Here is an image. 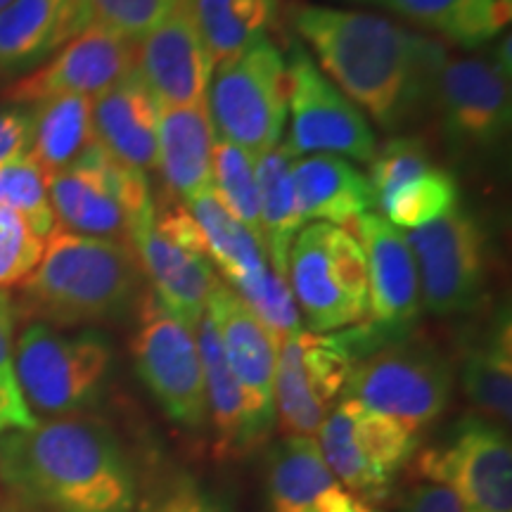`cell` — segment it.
Masks as SVG:
<instances>
[{
  "mask_svg": "<svg viewBox=\"0 0 512 512\" xmlns=\"http://www.w3.org/2000/svg\"><path fill=\"white\" fill-rule=\"evenodd\" d=\"M290 24L316 64L366 117L396 131L432 105L448 50L394 19L330 5H292Z\"/></svg>",
  "mask_w": 512,
  "mask_h": 512,
  "instance_id": "1",
  "label": "cell"
},
{
  "mask_svg": "<svg viewBox=\"0 0 512 512\" xmlns=\"http://www.w3.org/2000/svg\"><path fill=\"white\" fill-rule=\"evenodd\" d=\"M0 479L41 512H133L136 467L107 422L60 415L0 437Z\"/></svg>",
  "mask_w": 512,
  "mask_h": 512,
  "instance_id": "2",
  "label": "cell"
},
{
  "mask_svg": "<svg viewBox=\"0 0 512 512\" xmlns=\"http://www.w3.org/2000/svg\"><path fill=\"white\" fill-rule=\"evenodd\" d=\"M143 297V271L131 245L55 228L34 273L19 285L17 318L50 328L117 323Z\"/></svg>",
  "mask_w": 512,
  "mask_h": 512,
  "instance_id": "3",
  "label": "cell"
},
{
  "mask_svg": "<svg viewBox=\"0 0 512 512\" xmlns=\"http://www.w3.org/2000/svg\"><path fill=\"white\" fill-rule=\"evenodd\" d=\"M114 347L100 330L64 335L29 323L15 339V375L31 413L60 418L91 408L105 392Z\"/></svg>",
  "mask_w": 512,
  "mask_h": 512,
  "instance_id": "4",
  "label": "cell"
},
{
  "mask_svg": "<svg viewBox=\"0 0 512 512\" xmlns=\"http://www.w3.org/2000/svg\"><path fill=\"white\" fill-rule=\"evenodd\" d=\"M287 283L304 330L330 335L366 323V256L349 230L330 223L299 230L287 259Z\"/></svg>",
  "mask_w": 512,
  "mask_h": 512,
  "instance_id": "5",
  "label": "cell"
},
{
  "mask_svg": "<svg viewBox=\"0 0 512 512\" xmlns=\"http://www.w3.org/2000/svg\"><path fill=\"white\" fill-rule=\"evenodd\" d=\"M48 195L57 228L119 245H131V230L155 216L147 176L114 162L98 143L48 178Z\"/></svg>",
  "mask_w": 512,
  "mask_h": 512,
  "instance_id": "6",
  "label": "cell"
},
{
  "mask_svg": "<svg viewBox=\"0 0 512 512\" xmlns=\"http://www.w3.org/2000/svg\"><path fill=\"white\" fill-rule=\"evenodd\" d=\"M207 107L216 138L252 157L280 143L287 126V67L271 38H259L240 55L216 64Z\"/></svg>",
  "mask_w": 512,
  "mask_h": 512,
  "instance_id": "7",
  "label": "cell"
},
{
  "mask_svg": "<svg viewBox=\"0 0 512 512\" xmlns=\"http://www.w3.org/2000/svg\"><path fill=\"white\" fill-rule=\"evenodd\" d=\"M453 380L451 361L434 344L408 335L356 361L342 396L420 434L444 415Z\"/></svg>",
  "mask_w": 512,
  "mask_h": 512,
  "instance_id": "8",
  "label": "cell"
},
{
  "mask_svg": "<svg viewBox=\"0 0 512 512\" xmlns=\"http://www.w3.org/2000/svg\"><path fill=\"white\" fill-rule=\"evenodd\" d=\"M318 446L330 472L356 501H382L415 456L420 434L342 396L318 430Z\"/></svg>",
  "mask_w": 512,
  "mask_h": 512,
  "instance_id": "9",
  "label": "cell"
},
{
  "mask_svg": "<svg viewBox=\"0 0 512 512\" xmlns=\"http://www.w3.org/2000/svg\"><path fill=\"white\" fill-rule=\"evenodd\" d=\"M138 306V328L131 339L138 377L174 425L190 432L204 430L209 408L195 332L171 316L150 290Z\"/></svg>",
  "mask_w": 512,
  "mask_h": 512,
  "instance_id": "10",
  "label": "cell"
},
{
  "mask_svg": "<svg viewBox=\"0 0 512 512\" xmlns=\"http://www.w3.org/2000/svg\"><path fill=\"white\" fill-rule=\"evenodd\" d=\"M287 67V143L297 157L335 155L347 162L370 164L377 136L370 119L320 72L302 41L290 43Z\"/></svg>",
  "mask_w": 512,
  "mask_h": 512,
  "instance_id": "11",
  "label": "cell"
},
{
  "mask_svg": "<svg viewBox=\"0 0 512 512\" xmlns=\"http://www.w3.org/2000/svg\"><path fill=\"white\" fill-rule=\"evenodd\" d=\"M358 361L347 330H302L280 342L275 366V420L285 437H316Z\"/></svg>",
  "mask_w": 512,
  "mask_h": 512,
  "instance_id": "12",
  "label": "cell"
},
{
  "mask_svg": "<svg viewBox=\"0 0 512 512\" xmlns=\"http://www.w3.org/2000/svg\"><path fill=\"white\" fill-rule=\"evenodd\" d=\"M415 472L446 486L465 512H512L510 437L482 415L458 420L444 439L420 453Z\"/></svg>",
  "mask_w": 512,
  "mask_h": 512,
  "instance_id": "13",
  "label": "cell"
},
{
  "mask_svg": "<svg viewBox=\"0 0 512 512\" xmlns=\"http://www.w3.org/2000/svg\"><path fill=\"white\" fill-rule=\"evenodd\" d=\"M354 228L368 271V318L349 328L361 361L370 351L411 335L420 318L422 299L418 266L406 233L375 211L356 219Z\"/></svg>",
  "mask_w": 512,
  "mask_h": 512,
  "instance_id": "14",
  "label": "cell"
},
{
  "mask_svg": "<svg viewBox=\"0 0 512 512\" xmlns=\"http://www.w3.org/2000/svg\"><path fill=\"white\" fill-rule=\"evenodd\" d=\"M418 266L422 306L434 316L467 313L482 302L489 278V240L465 209L427 223L406 235Z\"/></svg>",
  "mask_w": 512,
  "mask_h": 512,
  "instance_id": "15",
  "label": "cell"
},
{
  "mask_svg": "<svg viewBox=\"0 0 512 512\" xmlns=\"http://www.w3.org/2000/svg\"><path fill=\"white\" fill-rule=\"evenodd\" d=\"M432 105L453 150L489 152L503 145L512 124L510 79L491 57L446 55L434 83Z\"/></svg>",
  "mask_w": 512,
  "mask_h": 512,
  "instance_id": "16",
  "label": "cell"
},
{
  "mask_svg": "<svg viewBox=\"0 0 512 512\" xmlns=\"http://www.w3.org/2000/svg\"><path fill=\"white\" fill-rule=\"evenodd\" d=\"M207 313L214 320L223 354L240 384L242 401H245V441L249 453L264 444L275 425L273 384L280 342L221 278L211 287Z\"/></svg>",
  "mask_w": 512,
  "mask_h": 512,
  "instance_id": "17",
  "label": "cell"
},
{
  "mask_svg": "<svg viewBox=\"0 0 512 512\" xmlns=\"http://www.w3.org/2000/svg\"><path fill=\"white\" fill-rule=\"evenodd\" d=\"M136 69V43L102 29H83L57 48L46 64L10 83L0 100L17 107L64 95L95 98Z\"/></svg>",
  "mask_w": 512,
  "mask_h": 512,
  "instance_id": "18",
  "label": "cell"
},
{
  "mask_svg": "<svg viewBox=\"0 0 512 512\" xmlns=\"http://www.w3.org/2000/svg\"><path fill=\"white\" fill-rule=\"evenodd\" d=\"M136 72L162 107L207 100L214 60L204 46L190 0L176 5L136 43Z\"/></svg>",
  "mask_w": 512,
  "mask_h": 512,
  "instance_id": "19",
  "label": "cell"
},
{
  "mask_svg": "<svg viewBox=\"0 0 512 512\" xmlns=\"http://www.w3.org/2000/svg\"><path fill=\"white\" fill-rule=\"evenodd\" d=\"M131 247L138 256L143 278L150 283L152 297L195 332L207 311L211 287L219 280L211 261L159 235L155 219L133 228Z\"/></svg>",
  "mask_w": 512,
  "mask_h": 512,
  "instance_id": "20",
  "label": "cell"
},
{
  "mask_svg": "<svg viewBox=\"0 0 512 512\" xmlns=\"http://www.w3.org/2000/svg\"><path fill=\"white\" fill-rule=\"evenodd\" d=\"M266 498L271 512H358L361 501L337 482L316 439L283 437L268 456Z\"/></svg>",
  "mask_w": 512,
  "mask_h": 512,
  "instance_id": "21",
  "label": "cell"
},
{
  "mask_svg": "<svg viewBox=\"0 0 512 512\" xmlns=\"http://www.w3.org/2000/svg\"><path fill=\"white\" fill-rule=\"evenodd\" d=\"M93 131L114 162L143 174L157 169V102L136 69L95 95Z\"/></svg>",
  "mask_w": 512,
  "mask_h": 512,
  "instance_id": "22",
  "label": "cell"
},
{
  "mask_svg": "<svg viewBox=\"0 0 512 512\" xmlns=\"http://www.w3.org/2000/svg\"><path fill=\"white\" fill-rule=\"evenodd\" d=\"M216 131L207 100L195 105H157V169L166 192L183 204L211 188Z\"/></svg>",
  "mask_w": 512,
  "mask_h": 512,
  "instance_id": "23",
  "label": "cell"
},
{
  "mask_svg": "<svg viewBox=\"0 0 512 512\" xmlns=\"http://www.w3.org/2000/svg\"><path fill=\"white\" fill-rule=\"evenodd\" d=\"M290 183L299 221L347 226L373 211L375 195L368 176L335 155L297 157Z\"/></svg>",
  "mask_w": 512,
  "mask_h": 512,
  "instance_id": "24",
  "label": "cell"
},
{
  "mask_svg": "<svg viewBox=\"0 0 512 512\" xmlns=\"http://www.w3.org/2000/svg\"><path fill=\"white\" fill-rule=\"evenodd\" d=\"M460 387L486 420L508 425L512 415V332L508 309L498 311L489 328L465 349Z\"/></svg>",
  "mask_w": 512,
  "mask_h": 512,
  "instance_id": "25",
  "label": "cell"
},
{
  "mask_svg": "<svg viewBox=\"0 0 512 512\" xmlns=\"http://www.w3.org/2000/svg\"><path fill=\"white\" fill-rule=\"evenodd\" d=\"M95 143L93 98L64 95L31 107L27 155L48 178L74 166Z\"/></svg>",
  "mask_w": 512,
  "mask_h": 512,
  "instance_id": "26",
  "label": "cell"
},
{
  "mask_svg": "<svg viewBox=\"0 0 512 512\" xmlns=\"http://www.w3.org/2000/svg\"><path fill=\"white\" fill-rule=\"evenodd\" d=\"M439 34L460 48H479L508 31L512 8L496 0H363Z\"/></svg>",
  "mask_w": 512,
  "mask_h": 512,
  "instance_id": "27",
  "label": "cell"
},
{
  "mask_svg": "<svg viewBox=\"0 0 512 512\" xmlns=\"http://www.w3.org/2000/svg\"><path fill=\"white\" fill-rule=\"evenodd\" d=\"M192 219L202 230L204 247H207L209 261L219 268L223 283L228 287L242 283V280L256 278L271 268L266 256L264 240L252 233L240 221L223 209L214 190H204L185 204Z\"/></svg>",
  "mask_w": 512,
  "mask_h": 512,
  "instance_id": "28",
  "label": "cell"
},
{
  "mask_svg": "<svg viewBox=\"0 0 512 512\" xmlns=\"http://www.w3.org/2000/svg\"><path fill=\"white\" fill-rule=\"evenodd\" d=\"M294 159L297 155L287 140L256 157L261 240H264L268 264L283 278H287V259H290L292 242L302 230L290 183Z\"/></svg>",
  "mask_w": 512,
  "mask_h": 512,
  "instance_id": "29",
  "label": "cell"
},
{
  "mask_svg": "<svg viewBox=\"0 0 512 512\" xmlns=\"http://www.w3.org/2000/svg\"><path fill=\"white\" fill-rule=\"evenodd\" d=\"M197 349H200L204 368V387H207L209 420L214 425L216 456L238 458L247 453L245 441V401H242L240 384L230 370L223 354L221 337L214 328V320L204 311L197 325Z\"/></svg>",
  "mask_w": 512,
  "mask_h": 512,
  "instance_id": "30",
  "label": "cell"
},
{
  "mask_svg": "<svg viewBox=\"0 0 512 512\" xmlns=\"http://www.w3.org/2000/svg\"><path fill=\"white\" fill-rule=\"evenodd\" d=\"M192 15L214 67L268 36L280 0H190Z\"/></svg>",
  "mask_w": 512,
  "mask_h": 512,
  "instance_id": "31",
  "label": "cell"
},
{
  "mask_svg": "<svg viewBox=\"0 0 512 512\" xmlns=\"http://www.w3.org/2000/svg\"><path fill=\"white\" fill-rule=\"evenodd\" d=\"M69 0H12L0 10V72L41 60L60 48Z\"/></svg>",
  "mask_w": 512,
  "mask_h": 512,
  "instance_id": "32",
  "label": "cell"
},
{
  "mask_svg": "<svg viewBox=\"0 0 512 512\" xmlns=\"http://www.w3.org/2000/svg\"><path fill=\"white\" fill-rule=\"evenodd\" d=\"M375 207L399 230H418L460 207V185L451 171L430 164L377 192Z\"/></svg>",
  "mask_w": 512,
  "mask_h": 512,
  "instance_id": "33",
  "label": "cell"
},
{
  "mask_svg": "<svg viewBox=\"0 0 512 512\" xmlns=\"http://www.w3.org/2000/svg\"><path fill=\"white\" fill-rule=\"evenodd\" d=\"M183 0H69L60 46L83 29H102L138 43Z\"/></svg>",
  "mask_w": 512,
  "mask_h": 512,
  "instance_id": "34",
  "label": "cell"
},
{
  "mask_svg": "<svg viewBox=\"0 0 512 512\" xmlns=\"http://www.w3.org/2000/svg\"><path fill=\"white\" fill-rule=\"evenodd\" d=\"M211 190L235 221L261 238L256 157L228 140L216 138L211 152Z\"/></svg>",
  "mask_w": 512,
  "mask_h": 512,
  "instance_id": "35",
  "label": "cell"
},
{
  "mask_svg": "<svg viewBox=\"0 0 512 512\" xmlns=\"http://www.w3.org/2000/svg\"><path fill=\"white\" fill-rule=\"evenodd\" d=\"M0 207L17 211L41 240H48L57 228L48 176L29 155L0 162Z\"/></svg>",
  "mask_w": 512,
  "mask_h": 512,
  "instance_id": "36",
  "label": "cell"
},
{
  "mask_svg": "<svg viewBox=\"0 0 512 512\" xmlns=\"http://www.w3.org/2000/svg\"><path fill=\"white\" fill-rule=\"evenodd\" d=\"M133 512H238L219 489L195 477L188 470L174 467L150 484L147 494L138 498Z\"/></svg>",
  "mask_w": 512,
  "mask_h": 512,
  "instance_id": "37",
  "label": "cell"
},
{
  "mask_svg": "<svg viewBox=\"0 0 512 512\" xmlns=\"http://www.w3.org/2000/svg\"><path fill=\"white\" fill-rule=\"evenodd\" d=\"M245 302L249 311L261 320V325L271 335L283 342L285 337L297 335L304 330L302 316H299L297 302L290 290V283L273 268H266L256 278L242 280V283L230 287Z\"/></svg>",
  "mask_w": 512,
  "mask_h": 512,
  "instance_id": "38",
  "label": "cell"
},
{
  "mask_svg": "<svg viewBox=\"0 0 512 512\" xmlns=\"http://www.w3.org/2000/svg\"><path fill=\"white\" fill-rule=\"evenodd\" d=\"M15 323V299L0 290V437L38 425L15 375Z\"/></svg>",
  "mask_w": 512,
  "mask_h": 512,
  "instance_id": "39",
  "label": "cell"
},
{
  "mask_svg": "<svg viewBox=\"0 0 512 512\" xmlns=\"http://www.w3.org/2000/svg\"><path fill=\"white\" fill-rule=\"evenodd\" d=\"M41 240L17 211L0 207V290L19 287L43 256Z\"/></svg>",
  "mask_w": 512,
  "mask_h": 512,
  "instance_id": "40",
  "label": "cell"
},
{
  "mask_svg": "<svg viewBox=\"0 0 512 512\" xmlns=\"http://www.w3.org/2000/svg\"><path fill=\"white\" fill-rule=\"evenodd\" d=\"M31 143V110H0V162L27 155Z\"/></svg>",
  "mask_w": 512,
  "mask_h": 512,
  "instance_id": "41",
  "label": "cell"
},
{
  "mask_svg": "<svg viewBox=\"0 0 512 512\" xmlns=\"http://www.w3.org/2000/svg\"><path fill=\"white\" fill-rule=\"evenodd\" d=\"M399 512H465L463 505L446 486L422 482L413 486L401 501Z\"/></svg>",
  "mask_w": 512,
  "mask_h": 512,
  "instance_id": "42",
  "label": "cell"
},
{
  "mask_svg": "<svg viewBox=\"0 0 512 512\" xmlns=\"http://www.w3.org/2000/svg\"><path fill=\"white\" fill-rule=\"evenodd\" d=\"M491 62L496 64L498 72L505 74L510 79L512 76V36H510V31H505V34L501 36V41H498Z\"/></svg>",
  "mask_w": 512,
  "mask_h": 512,
  "instance_id": "43",
  "label": "cell"
},
{
  "mask_svg": "<svg viewBox=\"0 0 512 512\" xmlns=\"http://www.w3.org/2000/svg\"><path fill=\"white\" fill-rule=\"evenodd\" d=\"M496 3H501V5H505V8H512V0H496Z\"/></svg>",
  "mask_w": 512,
  "mask_h": 512,
  "instance_id": "44",
  "label": "cell"
},
{
  "mask_svg": "<svg viewBox=\"0 0 512 512\" xmlns=\"http://www.w3.org/2000/svg\"><path fill=\"white\" fill-rule=\"evenodd\" d=\"M10 3H12V0H0V10H3V8H8Z\"/></svg>",
  "mask_w": 512,
  "mask_h": 512,
  "instance_id": "45",
  "label": "cell"
},
{
  "mask_svg": "<svg viewBox=\"0 0 512 512\" xmlns=\"http://www.w3.org/2000/svg\"><path fill=\"white\" fill-rule=\"evenodd\" d=\"M366 512H380V510H373V508H370V505H368V508H366Z\"/></svg>",
  "mask_w": 512,
  "mask_h": 512,
  "instance_id": "46",
  "label": "cell"
}]
</instances>
